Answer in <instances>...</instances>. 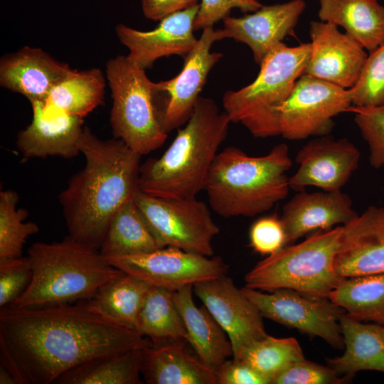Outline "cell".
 I'll use <instances>...</instances> for the list:
<instances>
[{
    "mask_svg": "<svg viewBox=\"0 0 384 384\" xmlns=\"http://www.w3.org/2000/svg\"><path fill=\"white\" fill-rule=\"evenodd\" d=\"M151 341L91 311L85 301L0 311L1 365L17 384H50L94 358L146 348Z\"/></svg>",
    "mask_w": 384,
    "mask_h": 384,
    "instance_id": "obj_1",
    "label": "cell"
},
{
    "mask_svg": "<svg viewBox=\"0 0 384 384\" xmlns=\"http://www.w3.org/2000/svg\"><path fill=\"white\" fill-rule=\"evenodd\" d=\"M79 147L85 165L59 200L68 237L99 250L114 215L139 189L142 156L122 140L101 139L86 127Z\"/></svg>",
    "mask_w": 384,
    "mask_h": 384,
    "instance_id": "obj_2",
    "label": "cell"
},
{
    "mask_svg": "<svg viewBox=\"0 0 384 384\" xmlns=\"http://www.w3.org/2000/svg\"><path fill=\"white\" fill-rule=\"evenodd\" d=\"M231 121L212 99L199 97L186 125L164 154L141 164L139 188L150 196L190 198L204 190L206 178Z\"/></svg>",
    "mask_w": 384,
    "mask_h": 384,
    "instance_id": "obj_3",
    "label": "cell"
},
{
    "mask_svg": "<svg viewBox=\"0 0 384 384\" xmlns=\"http://www.w3.org/2000/svg\"><path fill=\"white\" fill-rule=\"evenodd\" d=\"M292 165L284 143L260 156L225 148L216 155L204 187L210 208L223 218L254 217L270 210L289 193Z\"/></svg>",
    "mask_w": 384,
    "mask_h": 384,
    "instance_id": "obj_4",
    "label": "cell"
},
{
    "mask_svg": "<svg viewBox=\"0 0 384 384\" xmlns=\"http://www.w3.org/2000/svg\"><path fill=\"white\" fill-rule=\"evenodd\" d=\"M32 279L10 306L40 308L89 299L102 285L125 272L107 263L100 251L68 237L36 242L28 250Z\"/></svg>",
    "mask_w": 384,
    "mask_h": 384,
    "instance_id": "obj_5",
    "label": "cell"
},
{
    "mask_svg": "<svg viewBox=\"0 0 384 384\" xmlns=\"http://www.w3.org/2000/svg\"><path fill=\"white\" fill-rule=\"evenodd\" d=\"M342 225L317 231L304 241L286 245L260 261L245 277V287L262 292L292 289L329 299L343 279L336 272Z\"/></svg>",
    "mask_w": 384,
    "mask_h": 384,
    "instance_id": "obj_6",
    "label": "cell"
},
{
    "mask_svg": "<svg viewBox=\"0 0 384 384\" xmlns=\"http://www.w3.org/2000/svg\"><path fill=\"white\" fill-rule=\"evenodd\" d=\"M310 50V43L294 47L281 43L260 64L252 82L225 92L223 106L231 122L241 124L255 137L280 135L279 109L302 75Z\"/></svg>",
    "mask_w": 384,
    "mask_h": 384,
    "instance_id": "obj_7",
    "label": "cell"
},
{
    "mask_svg": "<svg viewBox=\"0 0 384 384\" xmlns=\"http://www.w3.org/2000/svg\"><path fill=\"white\" fill-rule=\"evenodd\" d=\"M106 75L113 100L110 124L114 137L139 155L161 147L166 133L157 115L152 85L146 70L127 55L109 60Z\"/></svg>",
    "mask_w": 384,
    "mask_h": 384,
    "instance_id": "obj_8",
    "label": "cell"
},
{
    "mask_svg": "<svg viewBox=\"0 0 384 384\" xmlns=\"http://www.w3.org/2000/svg\"><path fill=\"white\" fill-rule=\"evenodd\" d=\"M134 201L159 248L173 247L211 257L213 240L220 229L207 205L196 198H165L139 189Z\"/></svg>",
    "mask_w": 384,
    "mask_h": 384,
    "instance_id": "obj_9",
    "label": "cell"
},
{
    "mask_svg": "<svg viewBox=\"0 0 384 384\" xmlns=\"http://www.w3.org/2000/svg\"><path fill=\"white\" fill-rule=\"evenodd\" d=\"M226 38L223 29H203L194 48L185 55L181 71L174 78L154 82L153 98L159 122L166 133L179 129L191 116L211 69L223 54L212 45Z\"/></svg>",
    "mask_w": 384,
    "mask_h": 384,
    "instance_id": "obj_10",
    "label": "cell"
},
{
    "mask_svg": "<svg viewBox=\"0 0 384 384\" xmlns=\"http://www.w3.org/2000/svg\"><path fill=\"white\" fill-rule=\"evenodd\" d=\"M351 106L348 89L302 75L279 109V134L289 140L329 135L334 117Z\"/></svg>",
    "mask_w": 384,
    "mask_h": 384,
    "instance_id": "obj_11",
    "label": "cell"
},
{
    "mask_svg": "<svg viewBox=\"0 0 384 384\" xmlns=\"http://www.w3.org/2000/svg\"><path fill=\"white\" fill-rule=\"evenodd\" d=\"M241 290L263 317L319 337L335 348L344 347L340 320L346 312L329 299L311 297L287 289L265 292L244 287Z\"/></svg>",
    "mask_w": 384,
    "mask_h": 384,
    "instance_id": "obj_12",
    "label": "cell"
},
{
    "mask_svg": "<svg viewBox=\"0 0 384 384\" xmlns=\"http://www.w3.org/2000/svg\"><path fill=\"white\" fill-rule=\"evenodd\" d=\"M102 257L109 265L151 286L172 292L218 278L228 270L218 256L208 257L173 247L139 255Z\"/></svg>",
    "mask_w": 384,
    "mask_h": 384,
    "instance_id": "obj_13",
    "label": "cell"
},
{
    "mask_svg": "<svg viewBox=\"0 0 384 384\" xmlns=\"http://www.w3.org/2000/svg\"><path fill=\"white\" fill-rule=\"evenodd\" d=\"M193 292L227 334L233 358L237 359L248 346L268 335L257 307L226 274L195 284Z\"/></svg>",
    "mask_w": 384,
    "mask_h": 384,
    "instance_id": "obj_14",
    "label": "cell"
},
{
    "mask_svg": "<svg viewBox=\"0 0 384 384\" xmlns=\"http://www.w3.org/2000/svg\"><path fill=\"white\" fill-rule=\"evenodd\" d=\"M361 159L358 149L347 139L329 135L318 137L297 152V171L289 178L291 189L304 191L314 186L326 191H338L357 169Z\"/></svg>",
    "mask_w": 384,
    "mask_h": 384,
    "instance_id": "obj_15",
    "label": "cell"
},
{
    "mask_svg": "<svg viewBox=\"0 0 384 384\" xmlns=\"http://www.w3.org/2000/svg\"><path fill=\"white\" fill-rule=\"evenodd\" d=\"M311 50L302 75H308L345 89L358 80L368 54L338 26L321 21L310 23Z\"/></svg>",
    "mask_w": 384,
    "mask_h": 384,
    "instance_id": "obj_16",
    "label": "cell"
},
{
    "mask_svg": "<svg viewBox=\"0 0 384 384\" xmlns=\"http://www.w3.org/2000/svg\"><path fill=\"white\" fill-rule=\"evenodd\" d=\"M199 7L198 3L173 13L160 20L151 31H139L118 24L115 33L129 50L127 56L146 70L160 58L172 55L184 57L194 48L198 38L193 34V23Z\"/></svg>",
    "mask_w": 384,
    "mask_h": 384,
    "instance_id": "obj_17",
    "label": "cell"
},
{
    "mask_svg": "<svg viewBox=\"0 0 384 384\" xmlns=\"http://www.w3.org/2000/svg\"><path fill=\"white\" fill-rule=\"evenodd\" d=\"M334 267L343 279L384 273V207L370 206L342 225Z\"/></svg>",
    "mask_w": 384,
    "mask_h": 384,
    "instance_id": "obj_18",
    "label": "cell"
},
{
    "mask_svg": "<svg viewBox=\"0 0 384 384\" xmlns=\"http://www.w3.org/2000/svg\"><path fill=\"white\" fill-rule=\"evenodd\" d=\"M306 7L304 0L262 6L240 18L228 16L223 28L226 38L246 44L260 65L284 38L292 35Z\"/></svg>",
    "mask_w": 384,
    "mask_h": 384,
    "instance_id": "obj_19",
    "label": "cell"
},
{
    "mask_svg": "<svg viewBox=\"0 0 384 384\" xmlns=\"http://www.w3.org/2000/svg\"><path fill=\"white\" fill-rule=\"evenodd\" d=\"M31 124L17 137V146L25 159L57 156H76L82 134L83 118L46 109L42 102H31Z\"/></svg>",
    "mask_w": 384,
    "mask_h": 384,
    "instance_id": "obj_20",
    "label": "cell"
},
{
    "mask_svg": "<svg viewBox=\"0 0 384 384\" xmlns=\"http://www.w3.org/2000/svg\"><path fill=\"white\" fill-rule=\"evenodd\" d=\"M358 215L350 196L341 191L309 193L304 190L286 203L280 218L287 244H291L311 232L344 225Z\"/></svg>",
    "mask_w": 384,
    "mask_h": 384,
    "instance_id": "obj_21",
    "label": "cell"
},
{
    "mask_svg": "<svg viewBox=\"0 0 384 384\" xmlns=\"http://www.w3.org/2000/svg\"><path fill=\"white\" fill-rule=\"evenodd\" d=\"M73 70L43 50L25 46L1 58L0 85L30 102H44L51 90Z\"/></svg>",
    "mask_w": 384,
    "mask_h": 384,
    "instance_id": "obj_22",
    "label": "cell"
},
{
    "mask_svg": "<svg viewBox=\"0 0 384 384\" xmlns=\"http://www.w3.org/2000/svg\"><path fill=\"white\" fill-rule=\"evenodd\" d=\"M193 292V285L174 292V302L186 329L187 343L200 361L215 372L233 357V346L227 334L207 308L195 304Z\"/></svg>",
    "mask_w": 384,
    "mask_h": 384,
    "instance_id": "obj_23",
    "label": "cell"
},
{
    "mask_svg": "<svg viewBox=\"0 0 384 384\" xmlns=\"http://www.w3.org/2000/svg\"><path fill=\"white\" fill-rule=\"evenodd\" d=\"M183 343L144 348L141 374L148 384H217L214 370L189 353Z\"/></svg>",
    "mask_w": 384,
    "mask_h": 384,
    "instance_id": "obj_24",
    "label": "cell"
},
{
    "mask_svg": "<svg viewBox=\"0 0 384 384\" xmlns=\"http://www.w3.org/2000/svg\"><path fill=\"white\" fill-rule=\"evenodd\" d=\"M321 21L341 26L365 50L384 43V6L378 0H319Z\"/></svg>",
    "mask_w": 384,
    "mask_h": 384,
    "instance_id": "obj_25",
    "label": "cell"
},
{
    "mask_svg": "<svg viewBox=\"0 0 384 384\" xmlns=\"http://www.w3.org/2000/svg\"><path fill=\"white\" fill-rule=\"evenodd\" d=\"M343 337V353L327 360L328 366L339 375L354 376L361 370L384 373V338L380 325L365 324L346 313L340 320Z\"/></svg>",
    "mask_w": 384,
    "mask_h": 384,
    "instance_id": "obj_26",
    "label": "cell"
},
{
    "mask_svg": "<svg viewBox=\"0 0 384 384\" xmlns=\"http://www.w3.org/2000/svg\"><path fill=\"white\" fill-rule=\"evenodd\" d=\"M151 286L124 273L100 287L85 301L95 313L124 328L136 330L138 316Z\"/></svg>",
    "mask_w": 384,
    "mask_h": 384,
    "instance_id": "obj_27",
    "label": "cell"
},
{
    "mask_svg": "<svg viewBox=\"0 0 384 384\" xmlns=\"http://www.w3.org/2000/svg\"><path fill=\"white\" fill-rule=\"evenodd\" d=\"M136 331L154 346L187 343L186 329L174 292L151 286L140 309Z\"/></svg>",
    "mask_w": 384,
    "mask_h": 384,
    "instance_id": "obj_28",
    "label": "cell"
},
{
    "mask_svg": "<svg viewBox=\"0 0 384 384\" xmlns=\"http://www.w3.org/2000/svg\"><path fill=\"white\" fill-rule=\"evenodd\" d=\"M105 88L101 70H74L51 90L43 104L46 109L84 118L102 104Z\"/></svg>",
    "mask_w": 384,
    "mask_h": 384,
    "instance_id": "obj_29",
    "label": "cell"
},
{
    "mask_svg": "<svg viewBox=\"0 0 384 384\" xmlns=\"http://www.w3.org/2000/svg\"><path fill=\"white\" fill-rule=\"evenodd\" d=\"M143 348H134L94 358L66 371L54 383H142L140 375Z\"/></svg>",
    "mask_w": 384,
    "mask_h": 384,
    "instance_id": "obj_30",
    "label": "cell"
},
{
    "mask_svg": "<svg viewBox=\"0 0 384 384\" xmlns=\"http://www.w3.org/2000/svg\"><path fill=\"white\" fill-rule=\"evenodd\" d=\"M159 249L134 198L114 215L99 250L103 257L144 254Z\"/></svg>",
    "mask_w": 384,
    "mask_h": 384,
    "instance_id": "obj_31",
    "label": "cell"
},
{
    "mask_svg": "<svg viewBox=\"0 0 384 384\" xmlns=\"http://www.w3.org/2000/svg\"><path fill=\"white\" fill-rule=\"evenodd\" d=\"M329 299L354 319L384 326V273L345 278Z\"/></svg>",
    "mask_w": 384,
    "mask_h": 384,
    "instance_id": "obj_32",
    "label": "cell"
},
{
    "mask_svg": "<svg viewBox=\"0 0 384 384\" xmlns=\"http://www.w3.org/2000/svg\"><path fill=\"white\" fill-rule=\"evenodd\" d=\"M304 358L302 349L296 338L267 335L248 346L235 360L250 366L269 379L272 384L286 368Z\"/></svg>",
    "mask_w": 384,
    "mask_h": 384,
    "instance_id": "obj_33",
    "label": "cell"
},
{
    "mask_svg": "<svg viewBox=\"0 0 384 384\" xmlns=\"http://www.w3.org/2000/svg\"><path fill=\"white\" fill-rule=\"evenodd\" d=\"M18 201V196L14 191L0 193V261L22 257L26 240L39 231L36 223L23 222L28 213L16 208Z\"/></svg>",
    "mask_w": 384,
    "mask_h": 384,
    "instance_id": "obj_34",
    "label": "cell"
},
{
    "mask_svg": "<svg viewBox=\"0 0 384 384\" xmlns=\"http://www.w3.org/2000/svg\"><path fill=\"white\" fill-rule=\"evenodd\" d=\"M349 90L352 106L384 105V43L369 52L359 78Z\"/></svg>",
    "mask_w": 384,
    "mask_h": 384,
    "instance_id": "obj_35",
    "label": "cell"
},
{
    "mask_svg": "<svg viewBox=\"0 0 384 384\" xmlns=\"http://www.w3.org/2000/svg\"><path fill=\"white\" fill-rule=\"evenodd\" d=\"M348 112L354 114V121L368 144V160L374 169L384 167V105L372 107L351 106Z\"/></svg>",
    "mask_w": 384,
    "mask_h": 384,
    "instance_id": "obj_36",
    "label": "cell"
},
{
    "mask_svg": "<svg viewBox=\"0 0 384 384\" xmlns=\"http://www.w3.org/2000/svg\"><path fill=\"white\" fill-rule=\"evenodd\" d=\"M353 376H341L330 366L309 361H298L279 375L272 384H343L352 380Z\"/></svg>",
    "mask_w": 384,
    "mask_h": 384,
    "instance_id": "obj_37",
    "label": "cell"
},
{
    "mask_svg": "<svg viewBox=\"0 0 384 384\" xmlns=\"http://www.w3.org/2000/svg\"><path fill=\"white\" fill-rule=\"evenodd\" d=\"M28 257L0 261V307L11 305L27 289L32 279Z\"/></svg>",
    "mask_w": 384,
    "mask_h": 384,
    "instance_id": "obj_38",
    "label": "cell"
},
{
    "mask_svg": "<svg viewBox=\"0 0 384 384\" xmlns=\"http://www.w3.org/2000/svg\"><path fill=\"white\" fill-rule=\"evenodd\" d=\"M250 245L262 255L277 252L287 244V235L282 220L276 214L255 220L249 233Z\"/></svg>",
    "mask_w": 384,
    "mask_h": 384,
    "instance_id": "obj_39",
    "label": "cell"
},
{
    "mask_svg": "<svg viewBox=\"0 0 384 384\" xmlns=\"http://www.w3.org/2000/svg\"><path fill=\"white\" fill-rule=\"evenodd\" d=\"M262 6L257 0H201L193 29L198 31L213 26L215 23L229 16L233 9L247 13L256 11Z\"/></svg>",
    "mask_w": 384,
    "mask_h": 384,
    "instance_id": "obj_40",
    "label": "cell"
},
{
    "mask_svg": "<svg viewBox=\"0 0 384 384\" xmlns=\"http://www.w3.org/2000/svg\"><path fill=\"white\" fill-rule=\"evenodd\" d=\"M217 384H271L269 379L239 360H227L215 370Z\"/></svg>",
    "mask_w": 384,
    "mask_h": 384,
    "instance_id": "obj_41",
    "label": "cell"
},
{
    "mask_svg": "<svg viewBox=\"0 0 384 384\" xmlns=\"http://www.w3.org/2000/svg\"><path fill=\"white\" fill-rule=\"evenodd\" d=\"M198 0H142L144 16L152 21H160L164 17L186 9Z\"/></svg>",
    "mask_w": 384,
    "mask_h": 384,
    "instance_id": "obj_42",
    "label": "cell"
},
{
    "mask_svg": "<svg viewBox=\"0 0 384 384\" xmlns=\"http://www.w3.org/2000/svg\"><path fill=\"white\" fill-rule=\"evenodd\" d=\"M0 383L17 384L13 375L1 365L0 367Z\"/></svg>",
    "mask_w": 384,
    "mask_h": 384,
    "instance_id": "obj_43",
    "label": "cell"
},
{
    "mask_svg": "<svg viewBox=\"0 0 384 384\" xmlns=\"http://www.w3.org/2000/svg\"><path fill=\"white\" fill-rule=\"evenodd\" d=\"M380 331H381L382 335H383V336L384 338V326L380 325Z\"/></svg>",
    "mask_w": 384,
    "mask_h": 384,
    "instance_id": "obj_44",
    "label": "cell"
}]
</instances>
